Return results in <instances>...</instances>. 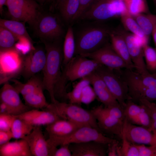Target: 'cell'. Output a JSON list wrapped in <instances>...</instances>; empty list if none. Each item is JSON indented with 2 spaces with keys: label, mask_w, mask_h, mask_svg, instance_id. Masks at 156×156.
<instances>
[{
  "label": "cell",
  "mask_w": 156,
  "mask_h": 156,
  "mask_svg": "<svg viewBox=\"0 0 156 156\" xmlns=\"http://www.w3.org/2000/svg\"><path fill=\"white\" fill-rule=\"evenodd\" d=\"M108 144L91 141L69 144L72 156H105Z\"/></svg>",
  "instance_id": "obj_21"
},
{
  "label": "cell",
  "mask_w": 156,
  "mask_h": 156,
  "mask_svg": "<svg viewBox=\"0 0 156 156\" xmlns=\"http://www.w3.org/2000/svg\"><path fill=\"white\" fill-rule=\"evenodd\" d=\"M91 111L97 120L100 130L103 134L115 135L121 138L124 121L105 113L102 110L101 105L94 108Z\"/></svg>",
  "instance_id": "obj_17"
},
{
  "label": "cell",
  "mask_w": 156,
  "mask_h": 156,
  "mask_svg": "<svg viewBox=\"0 0 156 156\" xmlns=\"http://www.w3.org/2000/svg\"><path fill=\"white\" fill-rule=\"evenodd\" d=\"M86 77L92 85L96 96L105 107H109L119 105L104 81L94 71Z\"/></svg>",
  "instance_id": "obj_20"
},
{
  "label": "cell",
  "mask_w": 156,
  "mask_h": 156,
  "mask_svg": "<svg viewBox=\"0 0 156 156\" xmlns=\"http://www.w3.org/2000/svg\"><path fill=\"white\" fill-rule=\"evenodd\" d=\"M24 139L27 142L33 156H53L57 148L48 143L40 126H34L31 133Z\"/></svg>",
  "instance_id": "obj_13"
},
{
  "label": "cell",
  "mask_w": 156,
  "mask_h": 156,
  "mask_svg": "<svg viewBox=\"0 0 156 156\" xmlns=\"http://www.w3.org/2000/svg\"><path fill=\"white\" fill-rule=\"evenodd\" d=\"M0 114L13 115L12 112L10 109L6 104L1 102H0Z\"/></svg>",
  "instance_id": "obj_48"
},
{
  "label": "cell",
  "mask_w": 156,
  "mask_h": 156,
  "mask_svg": "<svg viewBox=\"0 0 156 156\" xmlns=\"http://www.w3.org/2000/svg\"><path fill=\"white\" fill-rule=\"evenodd\" d=\"M120 0L123 1H125V0Z\"/></svg>",
  "instance_id": "obj_54"
},
{
  "label": "cell",
  "mask_w": 156,
  "mask_h": 156,
  "mask_svg": "<svg viewBox=\"0 0 156 156\" xmlns=\"http://www.w3.org/2000/svg\"><path fill=\"white\" fill-rule=\"evenodd\" d=\"M75 36L73 28L70 25L67 29L63 44L62 64L65 66L75 55Z\"/></svg>",
  "instance_id": "obj_27"
},
{
  "label": "cell",
  "mask_w": 156,
  "mask_h": 156,
  "mask_svg": "<svg viewBox=\"0 0 156 156\" xmlns=\"http://www.w3.org/2000/svg\"><path fill=\"white\" fill-rule=\"evenodd\" d=\"M11 80L14 83L13 86L22 96L40 88H43L42 80L35 75L30 78L24 83L15 79Z\"/></svg>",
  "instance_id": "obj_26"
},
{
  "label": "cell",
  "mask_w": 156,
  "mask_h": 156,
  "mask_svg": "<svg viewBox=\"0 0 156 156\" xmlns=\"http://www.w3.org/2000/svg\"><path fill=\"white\" fill-rule=\"evenodd\" d=\"M94 72L103 80L113 96L124 109L129 98L128 88L118 70L112 69L101 65Z\"/></svg>",
  "instance_id": "obj_7"
},
{
  "label": "cell",
  "mask_w": 156,
  "mask_h": 156,
  "mask_svg": "<svg viewBox=\"0 0 156 156\" xmlns=\"http://www.w3.org/2000/svg\"><path fill=\"white\" fill-rule=\"evenodd\" d=\"M18 39L12 32L3 27L0 26V50L14 48Z\"/></svg>",
  "instance_id": "obj_36"
},
{
  "label": "cell",
  "mask_w": 156,
  "mask_h": 156,
  "mask_svg": "<svg viewBox=\"0 0 156 156\" xmlns=\"http://www.w3.org/2000/svg\"><path fill=\"white\" fill-rule=\"evenodd\" d=\"M55 7L64 20L71 23L76 20L79 8V0H59Z\"/></svg>",
  "instance_id": "obj_25"
},
{
  "label": "cell",
  "mask_w": 156,
  "mask_h": 156,
  "mask_svg": "<svg viewBox=\"0 0 156 156\" xmlns=\"http://www.w3.org/2000/svg\"><path fill=\"white\" fill-rule=\"evenodd\" d=\"M11 19L27 23L32 26L41 11L35 0H7L5 5Z\"/></svg>",
  "instance_id": "obj_6"
},
{
  "label": "cell",
  "mask_w": 156,
  "mask_h": 156,
  "mask_svg": "<svg viewBox=\"0 0 156 156\" xmlns=\"http://www.w3.org/2000/svg\"><path fill=\"white\" fill-rule=\"evenodd\" d=\"M144 59L147 70L150 72L156 71V50L147 45L143 48Z\"/></svg>",
  "instance_id": "obj_38"
},
{
  "label": "cell",
  "mask_w": 156,
  "mask_h": 156,
  "mask_svg": "<svg viewBox=\"0 0 156 156\" xmlns=\"http://www.w3.org/2000/svg\"><path fill=\"white\" fill-rule=\"evenodd\" d=\"M139 103L144 105L149 109L152 120L151 131L156 135V104L145 99L140 100Z\"/></svg>",
  "instance_id": "obj_41"
},
{
  "label": "cell",
  "mask_w": 156,
  "mask_h": 156,
  "mask_svg": "<svg viewBox=\"0 0 156 156\" xmlns=\"http://www.w3.org/2000/svg\"><path fill=\"white\" fill-rule=\"evenodd\" d=\"M101 65L93 59L75 55L65 66L62 73V83L65 86L66 81H73L85 77L94 72Z\"/></svg>",
  "instance_id": "obj_8"
},
{
  "label": "cell",
  "mask_w": 156,
  "mask_h": 156,
  "mask_svg": "<svg viewBox=\"0 0 156 156\" xmlns=\"http://www.w3.org/2000/svg\"><path fill=\"white\" fill-rule=\"evenodd\" d=\"M133 17L145 34L149 37L156 26V14H143Z\"/></svg>",
  "instance_id": "obj_32"
},
{
  "label": "cell",
  "mask_w": 156,
  "mask_h": 156,
  "mask_svg": "<svg viewBox=\"0 0 156 156\" xmlns=\"http://www.w3.org/2000/svg\"><path fill=\"white\" fill-rule=\"evenodd\" d=\"M43 88H40L31 93L23 96L25 104L35 109L41 110L46 108L49 105L43 93Z\"/></svg>",
  "instance_id": "obj_30"
},
{
  "label": "cell",
  "mask_w": 156,
  "mask_h": 156,
  "mask_svg": "<svg viewBox=\"0 0 156 156\" xmlns=\"http://www.w3.org/2000/svg\"><path fill=\"white\" fill-rule=\"evenodd\" d=\"M151 34L155 46V49L156 50V26L153 31Z\"/></svg>",
  "instance_id": "obj_50"
},
{
  "label": "cell",
  "mask_w": 156,
  "mask_h": 156,
  "mask_svg": "<svg viewBox=\"0 0 156 156\" xmlns=\"http://www.w3.org/2000/svg\"><path fill=\"white\" fill-rule=\"evenodd\" d=\"M15 118L14 115L0 114V130H11L12 123Z\"/></svg>",
  "instance_id": "obj_42"
},
{
  "label": "cell",
  "mask_w": 156,
  "mask_h": 156,
  "mask_svg": "<svg viewBox=\"0 0 156 156\" xmlns=\"http://www.w3.org/2000/svg\"><path fill=\"white\" fill-rule=\"evenodd\" d=\"M154 2V3L155 4V5L156 6V0H153Z\"/></svg>",
  "instance_id": "obj_53"
},
{
  "label": "cell",
  "mask_w": 156,
  "mask_h": 156,
  "mask_svg": "<svg viewBox=\"0 0 156 156\" xmlns=\"http://www.w3.org/2000/svg\"><path fill=\"white\" fill-rule=\"evenodd\" d=\"M19 94L13 86L8 82L4 83L0 90V102L7 105L14 116L19 115L33 109L22 102Z\"/></svg>",
  "instance_id": "obj_16"
},
{
  "label": "cell",
  "mask_w": 156,
  "mask_h": 156,
  "mask_svg": "<svg viewBox=\"0 0 156 156\" xmlns=\"http://www.w3.org/2000/svg\"><path fill=\"white\" fill-rule=\"evenodd\" d=\"M7 0H0V13L2 14L3 11V7L5 5Z\"/></svg>",
  "instance_id": "obj_49"
},
{
  "label": "cell",
  "mask_w": 156,
  "mask_h": 156,
  "mask_svg": "<svg viewBox=\"0 0 156 156\" xmlns=\"http://www.w3.org/2000/svg\"><path fill=\"white\" fill-rule=\"evenodd\" d=\"M26 23L17 20L0 19V26L8 29L18 38H23L31 40L25 26Z\"/></svg>",
  "instance_id": "obj_28"
},
{
  "label": "cell",
  "mask_w": 156,
  "mask_h": 156,
  "mask_svg": "<svg viewBox=\"0 0 156 156\" xmlns=\"http://www.w3.org/2000/svg\"><path fill=\"white\" fill-rule=\"evenodd\" d=\"M102 110L107 114L124 121L125 116L124 109L118 105L109 107H103L101 105Z\"/></svg>",
  "instance_id": "obj_40"
},
{
  "label": "cell",
  "mask_w": 156,
  "mask_h": 156,
  "mask_svg": "<svg viewBox=\"0 0 156 156\" xmlns=\"http://www.w3.org/2000/svg\"><path fill=\"white\" fill-rule=\"evenodd\" d=\"M128 13L124 1L120 0H95L79 19L102 21Z\"/></svg>",
  "instance_id": "obj_4"
},
{
  "label": "cell",
  "mask_w": 156,
  "mask_h": 156,
  "mask_svg": "<svg viewBox=\"0 0 156 156\" xmlns=\"http://www.w3.org/2000/svg\"><path fill=\"white\" fill-rule=\"evenodd\" d=\"M118 71L127 85L146 88L156 93V71L145 74L129 69H120Z\"/></svg>",
  "instance_id": "obj_18"
},
{
  "label": "cell",
  "mask_w": 156,
  "mask_h": 156,
  "mask_svg": "<svg viewBox=\"0 0 156 156\" xmlns=\"http://www.w3.org/2000/svg\"><path fill=\"white\" fill-rule=\"evenodd\" d=\"M119 142L117 140L108 144L107 155L108 156H118Z\"/></svg>",
  "instance_id": "obj_47"
},
{
  "label": "cell",
  "mask_w": 156,
  "mask_h": 156,
  "mask_svg": "<svg viewBox=\"0 0 156 156\" xmlns=\"http://www.w3.org/2000/svg\"><path fill=\"white\" fill-rule=\"evenodd\" d=\"M116 140L105 136L102 132L95 128L89 126H83L79 128L66 138L62 145L91 141L108 144Z\"/></svg>",
  "instance_id": "obj_12"
},
{
  "label": "cell",
  "mask_w": 156,
  "mask_h": 156,
  "mask_svg": "<svg viewBox=\"0 0 156 156\" xmlns=\"http://www.w3.org/2000/svg\"><path fill=\"white\" fill-rule=\"evenodd\" d=\"M15 117L11 129L13 138L16 140L24 139L31 133L34 126L24 120Z\"/></svg>",
  "instance_id": "obj_31"
},
{
  "label": "cell",
  "mask_w": 156,
  "mask_h": 156,
  "mask_svg": "<svg viewBox=\"0 0 156 156\" xmlns=\"http://www.w3.org/2000/svg\"><path fill=\"white\" fill-rule=\"evenodd\" d=\"M89 83H90V81L86 77L81 79L73 90L67 93V98L69 103L77 104L82 103L83 89L85 86Z\"/></svg>",
  "instance_id": "obj_35"
},
{
  "label": "cell",
  "mask_w": 156,
  "mask_h": 156,
  "mask_svg": "<svg viewBox=\"0 0 156 156\" xmlns=\"http://www.w3.org/2000/svg\"><path fill=\"white\" fill-rule=\"evenodd\" d=\"M14 48L21 55H27L35 49L32 40L27 38L19 39L16 43Z\"/></svg>",
  "instance_id": "obj_39"
},
{
  "label": "cell",
  "mask_w": 156,
  "mask_h": 156,
  "mask_svg": "<svg viewBox=\"0 0 156 156\" xmlns=\"http://www.w3.org/2000/svg\"><path fill=\"white\" fill-rule=\"evenodd\" d=\"M0 156H32L29 145L24 139L9 142L0 146Z\"/></svg>",
  "instance_id": "obj_23"
},
{
  "label": "cell",
  "mask_w": 156,
  "mask_h": 156,
  "mask_svg": "<svg viewBox=\"0 0 156 156\" xmlns=\"http://www.w3.org/2000/svg\"><path fill=\"white\" fill-rule=\"evenodd\" d=\"M112 32L107 27L98 23L82 28L75 35V55L92 53L103 47L108 43Z\"/></svg>",
  "instance_id": "obj_2"
},
{
  "label": "cell",
  "mask_w": 156,
  "mask_h": 156,
  "mask_svg": "<svg viewBox=\"0 0 156 156\" xmlns=\"http://www.w3.org/2000/svg\"><path fill=\"white\" fill-rule=\"evenodd\" d=\"M110 39L111 46L115 52L125 62L130 69L134 68L126 41L123 36L116 31H112Z\"/></svg>",
  "instance_id": "obj_24"
},
{
  "label": "cell",
  "mask_w": 156,
  "mask_h": 156,
  "mask_svg": "<svg viewBox=\"0 0 156 156\" xmlns=\"http://www.w3.org/2000/svg\"><path fill=\"white\" fill-rule=\"evenodd\" d=\"M12 138L13 135L11 130H0V146L9 142Z\"/></svg>",
  "instance_id": "obj_46"
},
{
  "label": "cell",
  "mask_w": 156,
  "mask_h": 156,
  "mask_svg": "<svg viewBox=\"0 0 156 156\" xmlns=\"http://www.w3.org/2000/svg\"><path fill=\"white\" fill-rule=\"evenodd\" d=\"M42 41L44 44L46 54V62L42 70L43 89L48 92L51 103L56 100L63 101L67 99V93L62 83L61 68L63 55L59 41Z\"/></svg>",
  "instance_id": "obj_1"
},
{
  "label": "cell",
  "mask_w": 156,
  "mask_h": 156,
  "mask_svg": "<svg viewBox=\"0 0 156 156\" xmlns=\"http://www.w3.org/2000/svg\"><path fill=\"white\" fill-rule=\"evenodd\" d=\"M80 55L95 60L112 69H130L125 62L114 51L111 44L107 43L93 52Z\"/></svg>",
  "instance_id": "obj_11"
},
{
  "label": "cell",
  "mask_w": 156,
  "mask_h": 156,
  "mask_svg": "<svg viewBox=\"0 0 156 156\" xmlns=\"http://www.w3.org/2000/svg\"><path fill=\"white\" fill-rule=\"evenodd\" d=\"M34 126L46 125L62 119L53 112L48 110L33 109L19 115L15 116Z\"/></svg>",
  "instance_id": "obj_22"
},
{
  "label": "cell",
  "mask_w": 156,
  "mask_h": 156,
  "mask_svg": "<svg viewBox=\"0 0 156 156\" xmlns=\"http://www.w3.org/2000/svg\"><path fill=\"white\" fill-rule=\"evenodd\" d=\"M54 6H55L59 0H51Z\"/></svg>",
  "instance_id": "obj_52"
},
{
  "label": "cell",
  "mask_w": 156,
  "mask_h": 156,
  "mask_svg": "<svg viewBox=\"0 0 156 156\" xmlns=\"http://www.w3.org/2000/svg\"><path fill=\"white\" fill-rule=\"evenodd\" d=\"M32 27L41 41H60L64 33L61 21L57 15L42 11Z\"/></svg>",
  "instance_id": "obj_5"
},
{
  "label": "cell",
  "mask_w": 156,
  "mask_h": 156,
  "mask_svg": "<svg viewBox=\"0 0 156 156\" xmlns=\"http://www.w3.org/2000/svg\"><path fill=\"white\" fill-rule=\"evenodd\" d=\"M120 18L121 23L126 30L132 34L141 37L147 36L134 17L128 13L122 15Z\"/></svg>",
  "instance_id": "obj_34"
},
{
  "label": "cell",
  "mask_w": 156,
  "mask_h": 156,
  "mask_svg": "<svg viewBox=\"0 0 156 156\" xmlns=\"http://www.w3.org/2000/svg\"><path fill=\"white\" fill-rule=\"evenodd\" d=\"M116 31L123 36L126 41L135 71L141 74H145L148 72L144 60L143 47L136 41L133 34L124 30H119Z\"/></svg>",
  "instance_id": "obj_19"
},
{
  "label": "cell",
  "mask_w": 156,
  "mask_h": 156,
  "mask_svg": "<svg viewBox=\"0 0 156 156\" xmlns=\"http://www.w3.org/2000/svg\"><path fill=\"white\" fill-rule=\"evenodd\" d=\"M154 102H154L156 104V101H154Z\"/></svg>",
  "instance_id": "obj_55"
},
{
  "label": "cell",
  "mask_w": 156,
  "mask_h": 156,
  "mask_svg": "<svg viewBox=\"0 0 156 156\" xmlns=\"http://www.w3.org/2000/svg\"><path fill=\"white\" fill-rule=\"evenodd\" d=\"M139 156H156V144L147 146L144 144H137Z\"/></svg>",
  "instance_id": "obj_43"
},
{
  "label": "cell",
  "mask_w": 156,
  "mask_h": 156,
  "mask_svg": "<svg viewBox=\"0 0 156 156\" xmlns=\"http://www.w3.org/2000/svg\"><path fill=\"white\" fill-rule=\"evenodd\" d=\"M15 48L0 51V84H4L21 73L23 58Z\"/></svg>",
  "instance_id": "obj_9"
},
{
  "label": "cell",
  "mask_w": 156,
  "mask_h": 156,
  "mask_svg": "<svg viewBox=\"0 0 156 156\" xmlns=\"http://www.w3.org/2000/svg\"><path fill=\"white\" fill-rule=\"evenodd\" d=\"M46 60L45 50L41 47L35 48L23 58L21 73L29 79L40 71H42Z\"/></svg>",
  "instance_id": "obj_15"
},
{
  "label": "cell",
  "mask_w": 156,
  "mask_h": 156,
  "mask_svg": "<svg viewBox=\"0 0 156 156\" xmlns=\"http://www.w3.org/2000/svg\"><path fill=\"white\" fill-rule=\"evenodd\" d=\"M142 105H139L132 100H127L124 108L125 119L132 124L141 126L140 117Z\"/></svg>",
  "instance_id": "obj_29"
},
{
  "label": "cell",
  "mask_w": 156,
  "mask_h": 156,
  "mask_svg": "<svg viewBox=\"0 0 156 156\" xmlns=\"http://www.w3.org/2000/svg\"><path fill=\"white\" fill-rule=\"evenodd\" d=\"M94 1L95 0H79V10L75 20L79 19L81 16Z\"/></svg>",
  "instance_id": "obj_44"
},
{
  "label": "cell",
  "mask_w": 156,
  "mask_h": 156,
  "mask_svg": "<svg viewBox=\"0 0 156 156\" xmlns=\"http://www.w3.org/2000/svg\"><path fill=\"white\" fill-rule=\"evenodd\" d=\"M69 146V144L60 145L59 148L56 149L53 156H72Z\"/></svg>",
  "instance_id": "obj_45"
},
{
  "label": "cell",
  "mask_w": 156,
  "mask_h": 156,
  "mask_svg": "<svg viewBox=\"0 0 156 156\" xmlns=\"http://www.w3.org/2000/svg\"><path fill=\"white\" fill-rule=\"evenodd\" d=\"M121 138L122 145L118 147V156H139V151L136 144L128 140L122 133Z\"/></svg>",
  "instance_id": "obj_37"
},
{
  "label": "cell",
  "mask_w": 156,
  "mask_h": 156,
  "mask_svg": "<svg viewBox=\"0 0 156 156\" xmlns=\"http://www.w3.org/2000/svg\"><path fill=\"white\" fill-rule=\"evenodd\" d=\"M42 109L51 111L62 119L71 121L81 126H90L101 131L91 112L85 109L77 104L56 100Z\"/></svg>",
  "instance_id": "obj_3"
},
{
  "label": "cell",
  "mask_w": 156,
  "mask_h": 156,
  "mask_svg": "<svg viewBox=\"0 0 156 156\" xmlns=\"http://www.w3.org/2000/svg\"><path fill=\"white\" fill-rule=\"evenodd\" d=\"M82 126L71 121L61 119L46 126L45 129L48 135L47 140L52 146L57 148L64 140Z\"/></svg>",
  "instance_id": "obj_10"
},
{
  "label": "cell",
  "mask_w": 156,
  "mask_h": 156,
  "mask_svg": "<svg viewBox=\"0 0 156 156\" xmlns=\"http://www.w3.org/2000/svg\"><path fill=\"white\" fill-rule=\"evenodd\" d=\"M35 0L36 1H37L41 6H42L48 1V0Z\"/></svg>",
  "instance_id": "obj_51"
},
{
  "label": "cell",
  "mask_w": 156,
  "mask_h": 156,
  "mask_svg": "<svg viewBox=\"0 0 156 156\" xmlns=\"http://www.w3.org/2000/svg\"><path fill=\"white\" fill-rule=\"evenodd\" d=\"M127 139L137 144L152 145L156 144V135L147 128L132 124L125 119L122 130Z\"/></svg>",
  "instance_id": "obj_14"
},
{
  "label": "cell",
  "mask_w": 156,
  "mask_h": 156,
  "mask_svg": "<svg viewBox=\"0 0 156 156\" xmlns=\"http://www.w3.org/2000/svg\"><path fill=\"white\" fill-rule=\"evenodd\" d=\"M124 2L128 12L133 16L149 13L146 0H126Z\"/></svg>",
  "instance_id": "obj_33"
}]
</instances>
